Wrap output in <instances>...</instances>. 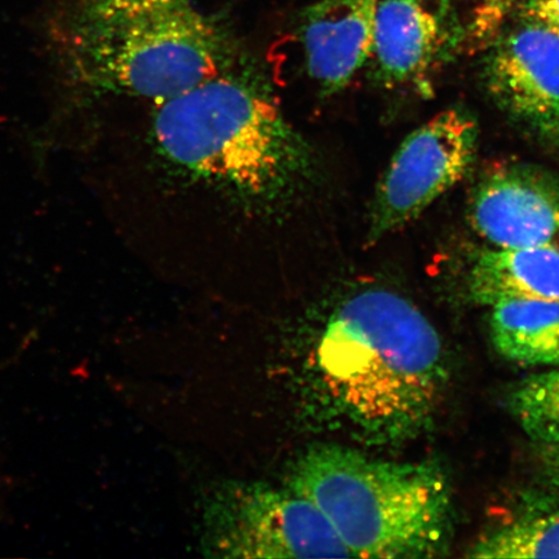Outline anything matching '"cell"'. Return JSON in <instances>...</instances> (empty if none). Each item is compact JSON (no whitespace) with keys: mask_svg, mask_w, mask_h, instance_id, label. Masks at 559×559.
Instances as JSON below:
<instances>
[{"mask_svg":"<svg viewBox=\"0 0 559 559\" xmlns=\"http://www.w3.org/2000/svg\"><path fill=\"white\" fill-rule=\"evenodd\" d=\"M317 359L335 407L362 439L383 445L428 428L450 376L435 325L386 289L346 299L321 335Z\"/></svg>","mask_w":559,"mask_h":559,"instance_id":"1","label":"cell"},{"mask_svg":"<svg viewBox=\"0 0 559 559\" xmlns=\"http://www.w3.org/2000/svg\"><path fill=\"white\" fill-rule=\"evenodd\" d=\"M152 135L177 173L264 212L295 204L317 173L274 99L233 70L158 104Z\"/></svg>","mask_w":559,"mask_h":559,"instance_id":"2","label":"cell"},{"mask_svg":"<svg viewBox=\"0 0 559 559\" xmlns=\"http://www.w3.org/2000/svg\"><path fill=\"white\" fill-rule=\"evenodd\" d=\"M289 487L324 514L353 557L435 558L450 548L452 489L430 461L403 463L314 445L293 466Z\"/></svg>","mask_w":559,"mask_h":559,"instance_id":"3","label":"cell"},{"mask_svg":"<svg viewBox=\"0 0 559 559\" xmlns=\"http://www.w3.org/2000/svg\"><path fill=\"white\" fill-rule=\"evenodd\" d=\"M60 33L70 72L87 86L156 105L233 69L227 39L191 2L129 12L90 0Z\"/></svg>","mask_w":559,"mask_h":559,"instance_id":"4","label":"cell"},{"mask_svg":"<svg viewBox=\"0 0 559 559\" xmlns=\"http://www.w3.org/2000/svg\"><path fill=\"white\" fill-rule=\"evenodd\" d=\"M204 549L219 558L353 557L324 514L292 491L222 487L206 507Z\"/></svg>","mask_w":559,"mask_h":559,"instance_id":"5","label":"cell"},{"mask_svg":"<svg viewBox=\"0 0 559 559\" xmlns=\"http://www.w3.org/2000/svg\"><path fill=\"white\" fill-rule=\"evenodd\" d=\"M479 126L464 108L440 111L403 140L377 185L367 241L414 222L456 186L477 156Z\"/></svg>","mask_w":559,"mask_h":559,"instance_id":"6","label":"cell"},{"mask_svg":"<svg viewBox=\"0 0 559 559\" xmlns=\"http://www.w3.org/2000/svg\"><path fill=\"white\" fill-rule=\"evenodd\" d=\"M469 222L496 249L559 251V179L539 166L496 164L475 185Z\"/></svg>","mask_w":559,"mask_h":559,"instance_id":"7","label":"cell"},{"mask_svg":"<svg viewBox=\"0 0 559 559\" xmlns=\"http://www.w3.org/2000/svg\"><path fill=\"white\" fill-rule=\"evenodd\" d=\"M488 48L484 79L489 96L535 135L559 139L558 35L520 21Z\"/></svg>","mask_w":559,"mask_h":559,"instance_id":"8","label":"cell"},{"mask_svg":"<svg viewBox=\"0 0 559 559\" xmlns=\"http://www.w3.org/2000/svg\"><path fill=\"white\" fill-rule=\"evenodd\" d=\"M465 40L453 0H380L370 59L376 79L384 87L425 90Z\"/></svg>","mask_w":559,"mask_h":559,"instance_id":"9","label":"cell"},{"mask_svg":"<svg viewBox=\"0 0 559 559\" xmlns=\"http://www.w3.org/2000/svg\"><path fill=\"white\" fill-rule=\"evenodd\" d=\"M380 0H321L302 17L307 73L321 95L346 88L372 59Z\"/></svg>","mask_w":559,"mask_h":559,"instance_id":"10","label":"cell"},{"mask_svg":"<svg viewBox=\"0 0 559 559\" xmlns=\"http://www.w3.org/2000/svg\"><path fill=\"white\" fill-rule=\"evenodd\" d=\"M478 305L504 299L559 302V251L551 249H487L475 258L467 276Z\"/></svg>","mask_w":559,"mask_h":559,"instance_id":"11","label":"cell"},{"mask_svg":"<svg viewBox=\"0 0 559 559\" xmlns=\"http://www.w3.org/2000/svg\"><path fill=\"white\" fill-rule=\"evenodd\" d=\"M489 311V335L502 358L523 367L559 368V302L513 298Z\"/></svg>","mask_w":559,"mask_h":559,"instance_id":"12","label":"cell"},{"mask_svg":"<svg viewBox=\"0 0 559 559\" xmlns=\"http://www.w3.org/2000/svg\"><path fill=\"white\" fill-rule=\"evenodd\" d=\"M467 557L559 558V508H533L515 515L481 536Z\"/></svg>","mask_w":559,"mask_h":559,"instance_id":"13","label":"cell"},{"mask_svg":"<svg viewBox=\"0 0 559 559\" xmlns=\"http://www.w3.org/2000/svg\"><path fill=\"white\" fill-rule=\"evenodd\" d=\"M508 407L535 442L559 444V368L520 381L510 391Z\"/></svg>","mask_w":559,"mask_h":559,"instance_id":"14","label":"cell"},{"mask_svg":"<svg viewBox=\"0 0 559 559\" xmlns=\"http://www.w3.org/2000/svg\"><path fill=\"white\" fill-rule=\"evenodd\" d=\"M524 0H480L474 11L466 38L475 47H488L498 38L510 13Z\"/></svg>","mask_w":559,"mask_h":559,"instance_id":"15","label":"cell"},{"mask_svg":"<svg viewBox=\"0 0 559 559\" xmlns=\"http://www.w3.org/2000/svg\"><path fill=\"white\" fill-rule=\"evenodd\" d=\"M516 11L521 23L540 26L559 37V0H524Z\"/></svg>","mask_w":559,"mask_h":559,"instance_id":"16","label":"cell"},{"mask_svg":"<svg viewBox=\"0 0 559 559\" xmlns=\"http://www.w3.org/2000/svg\"><path fill=\"white\" fill-rule=\"evenodd\" d=\"M102 3L111 7V9L139 12L167 9L191 2V0H100Z\"/></svg>","mask_w":559,"mask_h":559,"instance_id":"17","label":"cell"},{"mask_svg":"<svg viewBox=\"0 0 559 559\" xmlns=\"http://www.w3.org/2000/svg\"><path fill=\"white\" fill-rule=\"evenodd\" d=\"M543 465L550 484L559 489V444L544 445Z\"/></svg>","mask_w":559,"mask_h":559,"instance_id":"18","label":"cell"}]
</instances>
